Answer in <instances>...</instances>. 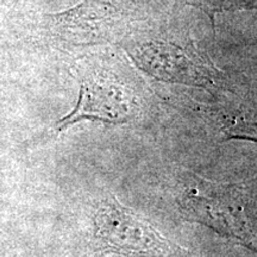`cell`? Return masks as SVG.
<instances>
[{
    "label": "cell",
    "instance_id": "cell-3",
    "mask_svg": "<svg viewBox=\"0 0 257 257\" xmlns=\"http://www.w3.org/2000/svg\"><path fill=\"white\" fill-rule=\"evenodd\" d=\"M127 53L138 68L159 81L218 88L224 80L223 73L201 55L193 42L137 41L127 47Z\"/></svg>",
    "mask_w": 257,
    "mask_h": 257
},
{
    "label": "cell",
    "instance_id": "cell-1",
    "mask_svg": "<svg viewBox=\"0 0 257 257\" xmlns=\"http://www.w3.org/2000/svg\"><path fill=\"white\" fill-rule=\"evenodd\" d=\"M176 204L185 220L248 249L256 237V192L240 182H224L187 170L179 180Z\"/></svg>",
    "mask_w": 257,
    "mask_h": 257
},
{
    "label": "cell",
    "instance_id": "cell-6",
    "mask_svg": "<svg viewBox=\"0 0 257 257\" xmlns=\"http://www.w3.org/2000/svg\"><path fill=\"white\" fill-rule=\"evenodd\" d=\"M201 113L223 141L246 140L257 143V102L237 95H224Z\"/></svg>",
    "mask_w": 257,
    "mask_h": 257
},
{
    "label": "cell",
    "instance_id": "cell-4",
    "mask_svg": "<svg viewBox=\"0 0 257 257\" xmlns=\"http://www.w3.org/2000/svg\"><path fill=\"white\" fill-rule=\"evenodd\" d=\"M140 0H83L72 9L48 15L53 36L69 44H98L126 34Z\"/></svg>",
    "mask_w": 257,
    "mask_h": 257
},
{
    "label": "cell",
    "instance_id": "cell-2",
    "mask_svg": "<svg viewBox=\"0 0 257 257\" xmlns=\"http://www.w3.org/2000/svg\"><path fill=\"white\" fill-rule=\"evenodd\" d=\"M93 246L100 256L176 257L187 251L161 234L114 195L99 202L93 217Z\"/></svg>",
    "mask_w": 257,
    "mask_h": 257
},
{
    "label": "cell",
    "instance_id": "cell-7",
    "mask_svg": "<svg viewBox=\"0 0 257 257\" xmlns=\"http://www.w3.org/2000/svg\"><path fill=\"white\" fill-rule=\"evenodd\" d=\"M186 3L204 11L210 17L212 25L218 14L237 10H257V0H185Z\"/></svg>",
    "mask_w": 257,
    "mask_h": 257
},
{
    "label": "cell",
    "instance_id": "cell-5",
    "mask_svg": "<svg viewBox=\"0 0 257 257\" xmlns=\"http://www.w3.org/2000/svg\"><path fill=\"white\" fill-rule=\"evenodd\" d=\"M80 94L76 106L57 121V131L87 119L105 124H125L136 113V96L117 75L107 70L79 69Z\"/></svg>",
    "mask_w": 257,
    "mask_h": 257
}]
</instances>
